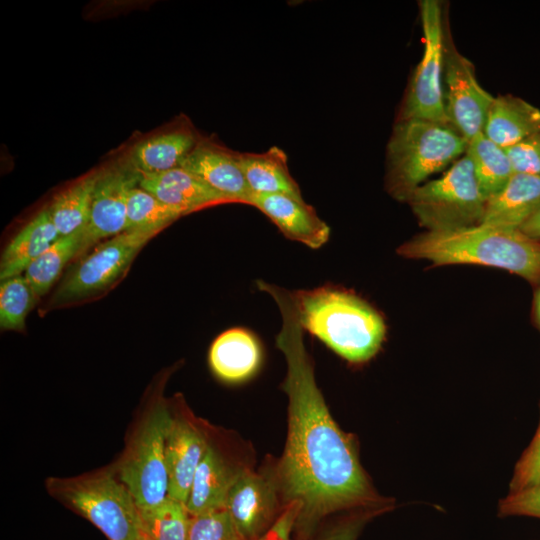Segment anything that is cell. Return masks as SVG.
Returning <instances> with one entry per match:
<instances>
[{"label":"cell","instance_id":"obj_35","mask_svg":"<svg viewBox=\"0 0 540 540\" xmlns=\"http://www.w3.org/2000/svg\"><path fill=\"white\" fill-rule=\"evenodd\" d=\"M300 509L298 502L288 503L270 529L256 540H292Z\"/></svg>","mask_w":540,"mask_h":540},{"label":"cell","instance_id":"obj_13","mask_svg":"<svg viewBox=\"0 0 540 540\" xmlns=\"http://www.w3.org/2000/svg\"><path fill=\"white\" fill-rule=\"evenodd\" d=\"M225 510L243 540H256L274 524L276 496L264 477L239 469L228 493Z\"/></svg>","mask_w":540,"mask_h":540},{"label":"cell","instance_id":"obj_21","mask_svg":"<svg viewBox=\"0 0 540 540\" xmlns=\"http://www.w3.org/2000/svg\"><path fill=\"white\" fill-rule=\"evenodd\" d=\"M59 237L47 206L6 245L0 260V280L23 275L28 266Z\"/></svg>","mask_w":540,"mask_h":540},{"label":"cell","instance_id":"obj_1","mask_svg":"<svg viewBox=\"0 0 540 540\" xmlns=\"http://www.w3.org/2000/svg\"><path fill=\"white\" fill-rule=\"evenodd\" d=\"M257 286L273 297L282 316L276 346L287 363L283 389L289 405L279 476L286 499L301 507L295 527L309 532L321 518L340 510L384 509L353 439L333 420L317 386L291 291L262 280Z\"/></svg>","mask_w":540,"mask_h":540},{"label":"cell","instance_id":"obj_16","mask_svg":"<svg viewBox=\"0 0 540 540\" xmlns=\"http://www.w3.org/2000/svg\"><path fill=\"white\" fill-rule=\"evenodd\" d=\"M138 186L182 215L230 201L182 167L159 174L139 173Z\"/></svg>","mask_w":540,"mask_h":540},{"label":"cell","instance_id":"obj_28","mask_svg":"<svg viewBox=\"0 0 540 540\" xmlns=\"http://www.w3.org/2000/svg\"><path fill=\"white\" fill-rule=\"evenodd\" d=\"M38 297L24 275L1 281L0 327L2 330L24 331L26 318Z\"/></svg>","mask_w":540,"mask_h":540},{"label":"cell","instance_id":"obj_18","mask_svg":"<svg viewBox=\"0 0 540 540\" xmlns=\"http://www.w3.org/2000/svg\"><path fill=\"white\" fill-rule=\"evenodd\" d=\"M238 470L210 440L196 469L186 501L190 516L225 510L228 493Z\"/></svg>","mask_w":540,"mask_h":540},{"label":"cell","instance_id":"obj_23","mask_svg":"<svg viewBox=\"0 0 540 540\" xmlns=\"http://www.w3.org/2000/svg\"><path fill=\"white\" fill-rule=\"evenodd\" d=\"M239 159L252 196L284 194L303 198L289 172L287 156L279 147L261 153H240Z\"/></svg>","mask_w":540,"mask_h":540},{"label":"cell","instance_id":"obj_36","mask_svg":"<svg viewBox=\"0 0 540 540\" xmlns=\"http://www.w3.org/2000/svg\"><path fill=\"white\" fill-rule=\"evenodd\" d=\"M520 231L526 236L534 240L540 241V206L522 225Z\"/></svg>","mask_w":540,"mask_h":540},{"label":"cell","instance_id":"obj_31","mask_svg":"<svg viewBox=\"0 0 540 540\" xmlns=\"http://www.w3.org/2000/svg\"><path fill=\"white\" fill-rule=\"evenodd\" d=\"M540 483V420L534 437L517 461L510 481V492H518Z\"/></svg>","mask_w":540,"mask_h":540},{"label":"cell","instance_id":"obj_20","mask_svg":"<svg viewBox=\"0 0 540 540\" xmlns=\"http://www.w3.org/2000/svg\"><path fill=\"white\" fill-rule=\"evenodd\" d=\"M540 131V110L522 98L500 95L488 110L483 133L507 149Z\"/></svg>","mask_w":540,"mask_h":540},{"label":"cell","instance_id":"obj_38","mask_svg":"<svg viewBox=\"0 0 540 540\" xmlns=\"http://www.w3.org/2000/svg\"><path fill=\"white\" fill-rule=\"evenodd\" d=\"M137 540H151L142 530H140Z\"/></svg>","mask_w":540,"mask_h":540},{"label":"cell","instance_id":"obj_26","mask_svg":"<svg viewBox=\"0 0 540 540\" xmlns=\"http://www.w3.org/2000/svg\"><path fill=\"white\" fill-rule=\"evenodd\" d=\"M83 231L59 237L25 270L24 277L38 298L47 294L69 261L77 258Z\"/></svg>","mask_w":540,"mask_h":540},{"label":"cell","instance_id":"obj_32","mask_svg":"<svg viewBox=\"0 0 540 540\" xmlns=\"http://www.w3.org/2000/svg\"><path fill=\"white\" fill-rule=\"evenodd\" d=\"M505 150L514 172L540 177V131Z\"/></svg>","mask_w":540,"mask_h":540},{"label":"cell","instance_id":"obj_4","mask_svg":"<svg viewBox=\"0 0 540 540\" xmlns=\"http://www.w3.org/2000/svg\"><path fill=\"white\" fill-rule=\"evenodd\" d=\"M165 382L163 376L149 391L126 436L122 453L110 464L140 511L154 508L168 497L165 440L169 400L163 395Z\"/></svg>","mask_w":540,"mask_h":540},{"label":"cell","instance_id":"obj_7","mask_svg":"<svg viewBox=\"0 0 540 540\" xmlns=\"http://www.w3.org/2000/svg\"><path fill=\"white\" fill-rule=\"evenodd\" d=\"M486 199L464 154L440 177L416 188L407 202L426 231H447L480 224Z\"/></svg>","mask_w":540,"mask_h":540},{"label":"cell","instance_id":"obj_8","mask_svg":"<svg viewBox=\"0 0 540 540\" xmlns=\"http://www.w3.org/2000/svg\"><path fill=\"white\" fill-rule=\"evenodd\" d=\"M160 231L126 230L96 246L62 280L49 300V307L76 304L108 291L124 277L137 254Z\"/></svg>","mask_w":540,"mask_h":540},{"label":"cell","instance_id":"obj_22","mask_svg":"<svg viewBox=\"0 0 540 540\" xmlns=\"http://www.w3.org/2000/svg\"><path fill=\"white\" fill-rule=\"evenodd\" d=\"M198 142L195 133L186 127L159 134L133 148L130 166L141 174H159L178 168Z\"/></svg>","mask_w":540,"mask_h":540},{"label":"cell","instance_id":"obj_15","mask_svg":"<svg viewBox=\"0 0 540 540\" xmlns=\"http://www.w3.org/2000/svg\"><path fill=\"white\" fill-rule=\"evenodd\" d=\"M250 205L266 215L291 240L318 249L329 239V226L303 198L258 195L252 197Z\"/></svg>","mask_w":540,"mask_h":540},{"label":"cell","instance_id":"obj_29","mask_svg":"<svg viewBox=\"0 0 540 540\" xmlns=\"http://www.w3.org/2000/svg\"><path fill=\"white\" fill-rule=\"evenodd\" d=\"M181 216V212L139 186L132 188L128 194L126 230H163Z\"/></svg>","mask_w":540,"mask_h":540},{"label":"cell","instance_id":"obj_14","mask_svg":"<svg viewBox=\"0 0 540 540\" xmlns=\"http://www.w3.org/2000/svg\"><path fill=\"white\" fill-rule=\"evenodd\" d=\"M239 154L211 141L199 140L180 167L200 178L230 203L250 205L253 196L245 180Z\"/></svg>","mask_w":540,"mask_h":540},{"label":"cell","instance_id":"obj_6","mask_svg":"<svg viewBox=\"0 0 540 540\" xmlns=\"http://www.w3.org/2000/svg\"><path fill=\"white\" fill-rule=\"evenodd\" d=\"M47 493L94 525L108 540H137L140 510L110 465L76 476L48 477Z\"/></svg>","mask_w":540,"mask_h":540},{"label":"cell","instance_id":"obj_24","mask_svg":"<svg viewBox=\"0 0 540 540\" xmlns=\"http://www.w3.org/2000/svg\"><path fill=\"white\" fill-rule=\"evenodd\" d=\"M100 171L92 172L60 192L49 206L60 237L84 231L90 218Z\"/></svg>","mask_w":540,"mask_h":540},{"label":"cell","instance_id":"obj_33","mask_svg":"<svg viewBox=\"0 0 540 540\" xmlns=\"http://www.w3.org/2000/svg\"><path fill=\"white\" fill-rule=\"evenodd\" d=\"M500 516H526L540 519V483L509 493L498 506Z\"/></svg>","mask_w":540,"mask_h":540},{"label":"cell","instance_id":"obj_30","mask_svg":"<svg viewBox=\"0 0 540 540\" xmlns=\"http://www.w3.org/2000/svg\"><path fill=\"white\" fill-rule=\"evenodd\" d=\"M187 540H243L226 510L191 516Z\"/></svg>","mask_w":540,"mask_h":540},{"label":"cell","instance_id":"obj_9","mask_svg":"<svg viewBox=\"0 0 540 540\" xmlns=\"http://www.w3.org/2000/svg\"><path fill=\"white\" fill-rule=\"evenodd\" d=\"M419 8L424 50L407 89L399 120L422 119L449 124L443 90L445 43L441 6L436 0H421Z\"/></svg>","mask_w":540,"mask_h":540},{"label":"cell","instance_id":"obj_25","mask_svg":"<svg viewBox=\"0 0 540 540\" xmlns=\"http://www.w3.org/2000/svg\"><path fill=\"white\" fill-rule=\"evenodd\" d=\"M465 154L486 200L498 193L515 173L506 150L483 132L468 142Z\"/></svg>","mask_w":540,"mask_h":540},{"label":"cell","instance_id":"obj_12","mask_svg":"<svg viewBox=\"0 0 540 540\" xmlns=\"http://www.w3.org/2000/svg\"><path fill=\"white\" fill-rule=\"evenodd\" d=\"M139 172L133 167H111L100 170L96 183L89 222L83 231L77 257L100 240L111 238L127 229V200L130 190L138 185Z\"/></svg>","mask_w":540,"mask_h":540},{"label":"cell","instance_id":"obj_2","mask_svg":"<svg viewBox=\"0 0 540 540\" xmlns=\"http://www.w3.org/2000/svg\"><path fill=\"white\" fill-rule=\"evenodd\" d=\"M398 254L435 265L494 267L532 283L540 281V241L516 229L480 223L455 230L426 231L401 245Z\"/></svg>","mask_w":540,"mask_h":540},{"label":"cell","instance_id":"obj_34","mask_svg":"<svg viewBox=\"0 0 540 540\" xmlns=\"http://www.w3.org/2000/svg\"><path fill=\"white\" fill-rule=\"evenodd\" d=\"M380 511L382 509L360 510L330 527L315 540H357L366 522Z\"/></svg>","mask_w":540,"mask_h":540},{"label":"cell","instance_id":"obj_37","mask_svg":"<svg viewBox=\"0 0 540 540\" xmlns=\"http://www.w3.org/2000/svg\"><path fill=\"white\" fill-rule=\"evenodd\" d=\"M534 317L536 324L540 329V289L537 291L534 299Z\"/></svg>","mask_w":540,"mask_h":540},{"label":"cell","instance_id":"obj_10","mask_svg":"<svg viewBox=\"0 0 540 540\" xmlns=\"http://www.w3.org/2000/svg\"><path fill=\"white\" fill-rule=\"evenodd\" d=\"M443 84L449 125L469 142L483 132L494 97L479 84L473 64L452 47L445 48Z\"/></svg>","mask_w":540,"mask_h":540},{"label":"cell","instance_id":"obj_17","mask_svg":"<svg viewBox=\"0 0 540 540\" xmlns=\"http://www.w3.org/2000/svg\"><path fill=\"white\" fill-rule=\"evenodd\" d=\"M262 350L256 336L241 327L219 334L209 350V365L216 377L239 383L252 377L260 367Z\"/></svg>","mask_w":540,"mask_h":540},{"label":"cell","instance_id":"obj_3","mask_svg":"<svg viewBox=\"0 0 540 540\" xmlns=\"http://www.w3.org/2000/svg\"><path fill=\"white\" fill-rule=\"evenodd\" d=\"M291 294L303 330L345 360L363 363L381 348L386 335L384 319L356 294L333 285Z\"/></svg>","mask_w":540,"mask_h":540},{"label":"cell","instance_id":"obj_5","mask_svg":"<svg viewBox=\"0 0 540 540\" xmlns=\"http://www.w3.org/2000/svg\"><path fill=\"white\" fill-rule=\"evenodd\" d=\"M467 146L468 141L449 124L422 119L398 120L387 146L389 193L407 201L429 176L464 155Z\"/></svg>","mask_w":540,"mask_h":540},{"label":"cell","instance_id":"obj_19","mask_svg":"<svg viewBox=\"0 0 540 540\" xmlns=\"http://www.w3.org/2000/svg\"><path fill=\"white\" fill-rule=\"evenodd\" d=\"M540 206V177L515 172L486 202L481 224L520 230Z\"/></svg>","mask_w":540,"mask_h":540},{"label":"cell","instance_id":"obj_11","mask_svg":"<svg viewBox=\"0 0 540 540\" xmlns=\"http://www.w3.org/2000/svg\"><path fill=\"white\" fill-rule=\"evenodd\" d=\"M169 401V424L165 440L168 496L186 504L196 469L210 443L207 432Z\"/></svg>","mask_w":540,"mask_h":540},{"label":"cell","instance_id":"obj_27","mask_svg":"<svg viewBox=\"0 0 540 540\" xmlns=\"http://www.w3.org/2000/svg\"><path fill=\"white\" fill-rule=\"evenodd\" d=\"M190 519L186 504L168 496L156 507L140 511V528L151 540H187Z\"/></svg>","mask_w":540,"mask_h":540}]
</instances>
